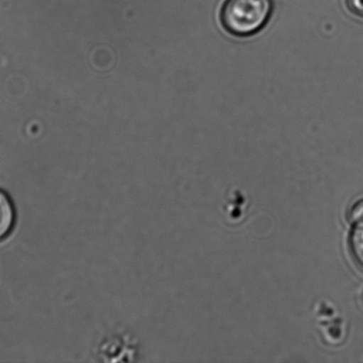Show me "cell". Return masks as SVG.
<instances>
[{
    "instance_id": "277c9868",
    "label": "cell",
    "mask_w": 363,
    "mask_h": 363,
    "mask_svg": "<svg viewBox=\"0 0 363 363\" xmlns=\"http://www.w3.org/2000/svg\"><path fill=\"white\" fill-rule=\"evenodd\" d=\"M350 218L352 223L363 224V199L354 203L350 212Z\"/></svg>"
},
{
    "instance_id": "7a4b0ae2",
    "label": "cell",
    "mask_w": 363,
    "mask_h": 363,
    "mask_svg": "<svg viewBox=\"0 0 363 363\" xmlns=\"http://www.w3.org/2000/svg\"><path fill=\"white\" fill-rule=\"evenodd\" d=\"M17 213L12 198L0 189V242L5 240L16 227Z\"/></svg>"
},
{
    "instance_id": "6da1fadb",
    "label": "cell",
    "mask_w": 363,
    "mask_h": 363,
    "mask_svg": "<svg viewBox=\"0 0 363 363\" xmlns=\"http://www.w3.org/2000/svg\"><path fill=\"white\" fill-rule=\"evenodd\" d=\"M273 0H226L220 10V21L227 33L237 38L258 34L271 19Z\"/></svg>"
},
{
    "instance_id": "5b68a950",
    "label": "cell",
    "mask_w": 363,
    "mask_h": 363,
    "mask_svg": "<svg viewBox=\"0 0 363 363\" xmlns=\"http://www.w3.org/2000/svg\"><path fill=\"white\" fill-rule=\"evenodd\" d=\"M347 6L352 13L363 19V0H347Z\"/></svg>"
},
{
    "instance_id": "3957f363",
    "label": "cell",
    "mask_w": 363,
    "mask_h": 363,
    "mask_svg": "<svg viewBox=\"0 0 363 363\" xmlns=\"http://www.w3.org/2000/svg\"><path fill=\"white\" fill-rule=\"evenodd\" d=\"M350 247L355 262L363 270V224H360L352 233Z\"/></svg>"
}]
</instances>
